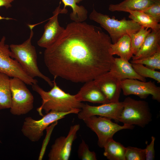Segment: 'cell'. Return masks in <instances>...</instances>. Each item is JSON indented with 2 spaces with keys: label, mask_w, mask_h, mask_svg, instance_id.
<instances>
[{
  "label": "cell",
  "mask_w": 160,
  "mask_h": 160,
  "mask_svg": "<svg viewBox=\"0 0 160 160\" xmlns=\"http://www.w3.org/2000/svg\"><path fill=\"white\" fill-rule=\"evenodd\" d=\"M123 108L122 102L109 103L98 106L84 104L81 110L77 114L78 117L83 120L92 116H97L109 118L118 122Z\"/></svg>",
  "instance_id": "7c38bea8"
},
{
  "label": "cell",
  "mask_w": 160,
  "mask_h": 160,
  "mask_svg": "<svg viewBox=\"0 0 160 160\" xmlns=\"http://www.w3.org/2000/svg\"><path fill=\"white\" fill-rule=\"evenodd\" d=\"M82 0H62L64 4L63 8L70 6L72 9V11L70 14V19L73 22H83L87 18L88 12L82 6H79L77 3Z\"/></svg>",
  "instance_id": "603a6c76"
},
{
  "label": "cell",
  "mask_w": 160,
  "mask_h": 160,
  "mask_svg": "<svg viewBox=\"0 0 160 160\" xmlns=\"http://www.w3.org/2000/svg\"><path fill=\"white\" fill-rule=\"evenodd\" d=\"M157 0H124L118 4H110L108 9L112 12L143 11L153 5Z\"/></svg>",
  "instance_id": "ac0fdd59"
},
{
  "label": "cell",
  "mask_w": 160,
  "mask_h": 160,
  "mask_svg": "<svg viewBox=\"0 0 160 160\" xmlns=\"http://www.w3.org/2000/svg\"><path fill=\"white\" fill-rule=\"evenodd\" d=\"M31 30L29 37L20 44H11L9 46L11 57L20 64L27 74L31 77L40 78L46 81L51 87L53 83L50 79L40 71L37 65V54L35 47L31 44L33 35L34 25H28Z\"/></svg>",
  "instance_id": "3957f363"
},
{
  "label": "cell",
  "mask_w": 160,
  "mask_h": 160,
  "mask_svg": "<svg viewBox=\"0 0 160 160\" xmlns=\"http://www.w3.org/2000/svg\"><path fill=\"white\" fill-rule=\"evenodd\" d=\"M89 18L99 24L108 33L113 44L116 42L123 36H129L138 31L141 26L134 20L124 18L119 20L103 14L93 9Z\"/></svg>",
  "instance_id": "277c9868"
},
{
  "label": "cell",
  "mask_w": 160,
  "mask_h": 160,
  "mask_svg": "<svg viewBox=\"0 0 160 160\" xmlns=\"http://www.w3.org/2000/svg\"><path fill=\"white\" fill-rule=\"evenodd\" d=\"M145 149L128 146L126 147L125 160H145Z\"/></svg>",
  "instance_id": "4316f807"
},
{
  "label": "cell",
  "mask_w": 160,
  "mask_h": 160,
  "mask_svg": "<svg viewBox=\"0 0 160 160\" xmlns=\"http://www.w3.org/2000/svg\"><path fill=\"white\" fill-rule=\"evenodd\" d=\"M9 76L0 72V110L10 108L12 94Z\"/></svg>",
  "instance_id": "ffe728a7"
},
{
  "label": "cell",
  "mask_w": 160,
  "mask_h": 160,
  "mask_svg": "<svg viewBox=\"0 0 160 160\" xmlns=\"http://www.w3.org/2000/svg\"><path fill=\"white\" fill-rule=\"evenodd\" d=\"M122 102L123 108L119 121L124 124L136 125L144 127L152 121V114L146 101L128 97Z\"/></svg>",
  "instance_id": "5b68a950"
},
{
  "label": "cell",
  "mask_w": 160,
  "mask_h": 160,
  "mask_svg": "<svg viewBox=\"0 0 160 160\" xmlns=\"http://www.w3.org/2000/svg\"><path fill=\"white\" fill-rule=\"evenodd\" d=\"M131 63L145 65L149 68L154 70L160 69V49L150 56L136 60H132Z\"/></svg>",
  "instance_id": "484cf974"
},
{
  "label": "cell",
  "mask_w": 160,
  "mask_h": 160,
  "mask_svg": "<svg viewBox=\"0 0 160 160\" xmlns=\"http://www.w3.org/2000/svg\"><path fill=\"white\" fill-rule=\"evenodd\" d=\"M120 84L124 95H135L145 99L151 95L153 100L160 102V87L156 86L154 82L127 79L121 80Z\"/></svg>",
  "instance_id": "30bf717a"
},
{
  "label": "cell",
  "mask_w": 160,
  "mask_h": 160,
  "mask_svg": "<svg viewBox=\"0 0 160 160\" xmlns=\"http://www.w3.org/2000/svg\"><path fill=\"white\" fill-rule=\"evenodd\" d=\"M121 80L124 79H135L146 81L145 78L138 75L129 61L120 57L115 58L114 62L109 71Z\"/></svg>",
  "instance_id": "2e32d148"
},
{
  "label": "cell",
  "mask_w": 160,
  "mask_h": 160,
  "mask_svg": "<svg viewBox=\"0 0 160 160\" xmlns=\"http://www.w3.org/2000/svg\"><path fill=\"white\" fill-rule=\"evenodd\" d=\"M12 94L11 113L14 115L25 114L33 108L34 97L25 83L17 77L10 79Z\"/></svg>",
  "instance_id": "52a82bcc"
},
{
  "label": "cell",
  "mask_w": 160,
  "mask_h": 160,
  "mask_svg": "<svg viewBox=\"0 0 160 160\" xmlns=\"http://www.w3.org/2000/svg\"><path fill=\"white\" fill-rule=\"evenodd\" d=\"M67 9L60 8V4L53 12L52 16L45 25L43 33L38 41V45L45 49L54 44L63 32L65 28L61 26L58 21V16L60 14L66 13Z\"/></svg>",
  "instance_id": "4fadbf2b"
},
{
  "label": "cell",
  "mask_w": 160,
  "mask_h": 160,
  "mask_svg": "<svg viewBox=\"0 0 160 160\" xmlns=\"http://www.w3.org/2000/svg\"><path fill=\"white\" fill-rule=\"evenodd\" d=\"M54 78L52 81L53 86L49 91H46L37 84H33V90L40 96L42 100L41 105L37 110L39 114L43 116L41 112L44 110L46 113L50 111L66 112L72 111L78 113L81 110L84 104L77 100L75 95L65 92L58 86Z\"/></svg>",
  "instance_id": "7a4b0ae2"
},
{
  "label": "cell",
  "mask_w": 160,
  "mask_h": 160,
  "mask_svg": "<svg viewBox=\"0 0 160 160\" xmlns=\"http://www.w3.org/2000/svg\"><path fill=\"white\" fill-rule=\"evenodd\" d=\"M75 96L76 100L81 102L102 104L109 103L94 80L85 82Z\"/></svg>",
  "instance_id": "9a60e30c"
},
{
  "label": "cell",
  "mask_w": 160,
  "mask_h": 160,
  "mask_svg": "<svg viewBox=\"0 0 160 160\" xmlns=\"http://www.w3.org/2000/svg\"><path fill=\"white\" fill-rule=\"evenodd\" d=\"M80 128L79 124L71 126L66 137L60 136L55 140L48 154L49 160H69L73 143Z\"/></svg>",
  "instance_id": "8fae6325"
},
{
  "label": "cell",
  "mask_w": 160,
  "mask_h": 160,
  "mask_svg": "<svg viewBox=\"0 0 160 160\" xmlns=\"http://www.w3.org/2000/svg\"><path fill=\"white\" fill-rule=\"evenodd\" d=\"M111 42L100 27L73 22L45 49L44 62L54 78L85 83L111 69L115 58L109 52Z\"/></svg>",
  "instance_id": "6da1fadb"
},
{
  "label": "cell",
  "mask_w": 160,
  "mask_h": 160,
  "mask_svg": "<svg viewBox=\"0 0 160 160\" xmlns=\"http://www.w3.org/2000/svg\"><path fill=\"white\" fill-rule=\"evenodd\" d=\"M1 143V140L0 138V144Z\"/></svg>",
  "instance_id": "1f68e13d"
},
{
  "label": "cell",
  "mask_w": 160,
  "mask_h": 160,
  "mask_svg": "<svg viewBox=\"0 0 160 160\" xmlns=\"http://www.w3.org/2000/svg\"><path fill=\"white\" fill-rule=\"evenodd\" d=\"M160 30H151L138 52L132 57V60L140 59L152 55L160 49Z\"/></svg>",
  "instance_id": "e0dca14e"
},
{
  "label": "cell",
  "mask_w": 160,
  "mask_h": 160,
  "mask_svg": "<svg viewBox=\"0 0 160 160\" xmlns=\"http://www.w3.org/2000/svg\"><path fill=\"white\" fill-rule=\"evenodd\" d=\"M129 13V18L138 23L140 26L150 28L151 30H160V24L154 18L140 11H128Z\"/></svg>",
  "instance_id": "7402d4cb"
},
{
  "label": "cell",
  "mask_w": 160,
  "mask_h": 160,
  "mask_svg": "<svg viewBox=\"0 0 160 160\" xmlns=\"http://www.w3.org/2000/svg\"><path fill=\"white\" fill-rule=\"evenodd\" d=\"M71 113L77 114L78 113L74 111L66 112L50 111L38 120L30 117H27L24 119L21 131L31 141L37 142L43 136L44 131L49 126Z\"/></svg>",
  "instance_id": "8992f818"
},
{
  "label": "cell",
  "mask_w": 160,
  "mask_h": 160,
  "mask_svg": "<svg viewBox=\"0 0 160 160\" xmlns=\"http://www.w3.org/2000/svg\"><path fill=\"white\" fill-rule=\"evenodd\" d=\"M111 120L97 116H92L83 120L87 126L96 134L98 138V145L100 148H103L106 142L113 138L118 131L123 129H132L134 127L133 125H120Z\"/></svg>",
  "instance_id": "ba28073f"
},
{
  "label": "cell",
  "mask_w": 160,
  "mask_h": 160,
  "mask_svg": "<svg viewBox=\"0 0 160 160\" xmlns=\"http://www.w3.org/2000/svg\"><path fill=\"white\" fill-rule=\"evenodd\" d=\"M77 153L79 158L82 160H97L95 152L90 151L88 145L83 139L79 145Z\"/></svg>",
  "instance_id": "83f0119b"
},
{
  "label": "cell",
  "mask_w": 160,
  "mask_h": 160,
  "mask_svg": "<svg viewBox=\"0 0 160 160\" xmlns=\"http://www.w3.org/2000/svg\"><path fill=\"white\" fill-rule=\"evenodd\" d=\"M155 138L154 136L151 137V141L149 145H147L145 150V158L146 160H153L155 157L154 143Z\"/></svg>",
  "instance_id": "f546056e"
},
{
  "label": "cell",
  "mask_w": 160,
  "mask_h": 160,
  "mask_svg": "<svg viewBox=\"0 0 160 160\" xmlns=\"http://www.w3.org/2000/svg\"><path fill=\"white\" fill-rule=\"evenodd\" d=\"M135 72L140 76L145 78H149L160 83V72L149 68L144 65L136 63H132Z\"/></svg>",
  "instance_id": "d4e9b609"
},
{
  "label": "cell",
  "mask_w": 160,
  "mask_h": 160,
  "mask_svg": "<svg viewBox=\"0 0 160 160\" xmlns=\"http://www.w3.org/2000/svg\"><path fill=\"white\" fill-rule=\"evenodd\" d=\"M121 80L110 71L98 76L94 81L109 103L119 102L121 91Z\"/></svg>",
  "instance_id": "5bb4252c"
},
{
  "label": "cell",
  "mask_w": 160,
  "mask_h": 160,
  "mask_svg": "<svg viewBox=\"0 0 160 160\" xmlns=\"http://www.w3.org/2000/svg\"><path fill=\"white\" fill-rule=\"evenodd\" d=\"M104 156L109 160H125L126 147L111 138L105 144Z\"/></svg>",
  "instance_id": "44dd1931"
},
{
  "label": "cell",
  "mask_w": 160,
  "mask_h": 160,
  "mask_svg": "<svg viewBox=\"0 0 160 160\" xmlns=\"http://www.w3.org/2000/svg\"><path fill=\"white\" fill-rule=\"evenodd\" d=\"M5 40L3 36L0 41V72L12 78H19L29 85L37 84V80L28 76L19 63L11 57L9 46L5 44Z\"/></svg>",
  "instance_id": "9c48e42d"
},
{
  "label": "cell",
  "mask_w": 160,
  "mask_h": 160,
  "mask_svg": "<svg viewBox=\"0 0 160 160\" xmlns=\"http://www.w3.org/2000/svg\"><path fill=\"white\" fill-rule=\"evenodd\" d=\"M109 52L113 56L117 55L120 57L129 61L134 55L132 51L131 39L127 35L123 36L115 44H111Z\"/></svg>",
  "instance_id": "d6986e66"
},
{
  "label": "cell",
  "mask_w": 160,
  "mask_h": 160,
  "mask_svg": "<svg viewBox=\"0 0 160 160\" xmlns=\"http://www.w3.org/2000/svg\"><path fill=\"white\" fill-rule=\"evenodd\" d=\"M14 0H0V7H4L8 9L12 6V3Z\"/></svg>",
  "instance_id": "4dcf8cb0"
},
{
  "label": "cell",
  "mask_w": 160,
  "mask_h": 160,
  "mask_svg": "<svg viewBox=\"0 0 160 160\" xmlns=\"http://www.w3.org/2000/svg\"><path fill=\"white\" fill-rule=\"evenodd\" d=\"M151 31L150 28L142 26L138 31L129 36L131 39L132 51L133 55H136L138 52L147 36Z\"/></svg>",
  "instance_id": "cb8c5ba5"
},
{
  "label": "cell",
  "mask_w": 160,
  "mask_h": 160,
  "mask_svg": "<svg viewBox=\"0 0 160 160\" xmlns=\"http://www.w3.org/2000/svg\"><path fill=\"white\" fill-rule=\"evenodd\" d=\"M142 12L159 23L160 21V0H157L153 5Z\"/></svg>",
  "instance_id": "f1b7e54d"
}]
</instances>
